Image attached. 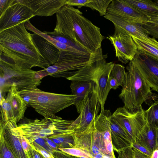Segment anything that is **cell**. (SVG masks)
Listing matches in <instances>:
<instances>
[{"mask_svg": "<svg viewBox=\"0 0 158 158\" xmlns=\"http://www.w3.org/2000/svg\"><path fill=\"white\" fill-rule=\"evenodd\" d=\"M25 22L0 32V61L22 69L50 65L42 55Z\"/></svg>", "mask_w": 158, "mask_h": 158, "instance_id": "obj_1", "label": "cell"}, {"mask_svg": "<svg viewBox=\"0 0 158 158\" xmlns=\"http://www.w3.org/2000/svg\"><path fill=\"white\" fill-rule=\"evenodd\" d=\"M56 15L53 33L69 39L91 53L101 48L104 37L100 28L84 17L79 10L65 5Z\"/></svg>", "mask_w": 158, "mask_h": 158, "instance_id": "obj_2", "label": "cell"}, {"mask_svg": "<svg viewBox=\"0 0 158 158\" xmlns=\"http://www.w3.org/2000/svg\"><path fill=\"white\" fill-rule=\"evenodd\" d=\"M122 89L119 97L124 107L130 112L134 113L143 109L142 104L148 103L158 98L153 94L136 66L132 60L126 67Z\"/></svg>", "mask_w": 158, "mask_h": 158, "instance_id": "obj_3", "label": "cell"}, {"mask_svg": "<svg viewBox=\"0 0 158 158\" xmlns=\"http://www.w3.org/2000/svg\"><path fill=\"white\" fill-rule=\"evenodd\" d=\"M19 94L27 105L39 114L48 118L60 119L56 114L68 107L74 105L77 97L43 91L37 88L19 91Z\"/></svg>", "mask_w": 158, "mask_h": 158, "instance_id": "obj_4", "label": "cell"}, {"mask_svg": "<svg viewBox=\"0 0 158 158\" xmlns=\"http://www.w3.org/2000/svg\"><path fill=\"white\" fill-rule=\"evenodd\" d=\"M73 121L62 118H36L21 123L15 129L31 143L40 138L72 136L75 133L71 127Z\"/></svg>", "mask_w": 158, "mask_h": 158, "instance_id": "obj_5", "label": "cell"}, {"mask_svg": "<svg viewBox=\"0 0 158 158\" xmlns=\"http://www.w3.org/2000/svg\"><path fill=\"white\" fill-rule=\"evenodd\" d=\"M107 55L76 71L75 74L67 79L71 81H85L94 83L98 98L101 104V110L111 89L109 80L112 68L113 62H107Z\"/></svg>", "mask_w": 158, "mask_h": 158, "instance_id": "obj_6", "label": "cell"}, {"mask_svg": "<svg viewBox=\"0 0 158 158\" xmlns=\"http://www.w3.org/2000/svg\"><path fill=\"white\" fill-rule=\"evenodd\" d=\"M105 55H103L101 48L95 52L90 54L61 51L56 61L44 69L50 76L67 79L75 74V70H79Z\"/></svg>", "mask_w": 158, "mask_h": 158, "instance_id": "obj_7", "label": "cell"}, {"mask_svg": "<svg viewBox=\"0 0 158 158\" xmlns=\"http://www.w3.org/2000/svg\"><path fill=\"white\" fill-rule=\"evenodd\" d=\"M0 76L4 82L2 87L10 89L13 83L15 84L19 91L37 88L45 77L48 76L44 69L36 71L30 69H22L15 65L0 61Z\"/></svg>", "mask_w": 158, "mask_h": 158, "instance_id": "obj_8", "label": "cell"}, {"mask_svg": "<svg viewBox=\"0 0 158 158\" xmlns=\"http://www.w3.org/2000/svg\"><path fill=\"white\" fill-rule=\"evenodd\" d=\"M75 105L80 115L73 121L71 126L75 131V134H78L88 127L98 115L101 107L94 82L84 99Z\"/></svg>", "mask_w": 158, "mask_h": 158, "instance_id": "obj_9", "label": "cell"}, {"mask_svg": "<svg viewBox=\"0 0 158 158\" xmlns=\"http://www.w3.org/2000/svg\"><path fill=\"white\" fill-rule=\"evenodd\" d=\"M95 119L85 131L78 134L74 133L73 136V147L79 148L94 157L98 154L109 157L103 136L94 127Z\"/></svg>", "mask_w": 158, "mask_h": 158, "instance_id": "obj_10", "label": "cell"}, {"mask_svg": "<svg viewBox=\"0 0 158 158\" xmlns=\"http://www.w3.org/2000/svg\"><path fill=\"white\" fill-rule=\"evenodd\" d=\"M145 111L143 109L132 114L123 106L118 108L111 116L128 132L135 141L147 123Z\"/></svg>", "mask_w": 158, "mask_h": 158, "instance_id": "obj_11", "label": "cell"}, {"mask_svg": "<svg viewBox=\"0 0 158 158\" xmlns=\"http://www.w3.org/2000/svg\"><path fill=\"white\" fill-rule=\"evenodd\" d=\"M107 38L113 44L119 61L126 64L133 59L137 48L130 35L122 30H115L114 35Z\"/></svg>", "mask_w": 158, "mask_h": 158, "instance_id": "obj_12", "label": "cell"}, {"mask_svg": "<svg viewBox=\"0 0 158 158\" xmlns=\"http://www.w3.org/2000/svg\"><path fill=\"white\" fill-rule=\"evenodd\" d=\"M132 60L152 90L158 92V60L137 50Z\"/></svg>", "mask_w": 158, "mask_h": 158, "instance_id": "obj_13", "label": "cell"}, {"mask_svg": "<svg viewBox=\"0 0 158 158\" xmlns=\"http://www.w3.org/2000/svg\"><path fill=\"white\" fill-rule=\"evenodd\" d=\"M15 4L0 16V32L29 20L35 16L27 6L15 0Z\"/></svg>", "mask_w": 158, "mask_h": 158, "instance_id": "obj_14", "label": "cell"}, {"mask_svg": "<svg viewBox=\"0 0 158 158\" xmlns=\"http://www.w3.org/2000/svg\"><path fill=\"white\" fill-rule=\"evenodd\" d=\"M106 13L140 24L148 23L150 21L146 14L123 0H112Z\"/></svg>", "mask_w": 158, "mask_h": 158, "instance_id": "obj_15", "label": "cell"}, {"mask_svg": "<svg viewBox=\"0 0 158 158\" xmlns=\"http://www.w3.org/2000/svg\"><path fill=\"white\" fill-rule=\"evenodd\" d=\"M66 0H18L32 11L34 15L48 16L58 12Z\"/></svg>", "mask_w": 158, "mask_h": 158, "instance_id": "obj_16", "label": "cell"}, {"mask_svg": "<svg viewBox=\"0 0 158 158\" xmlns=\"http://www.w3.org/2000/svg\"><path fill=\"white\" fill-rule=\"evenodd\" d=\"M104 17L113 23L115 30L123 31L131 36L141 40L146 39L149 37L146 30L140 24L107 13Z\"/></svg>", "mask_w": 158, "mask_h": 158, "instance_id": "obj_17", "label": "cell"}, {"mask_svg": "<svg viewBox=\"0 0 158 158\" xmlns=\"http://www.w3.org/2000/svg\"><path fill=\"white\" fill-rule=\"evenodd\" d=\"M109 110H101L94 121L95 128L103 136L106 143V150L110 158H116L111 140L110 119L111 116Z\"/></svg>", "mask_w": 158, "mask_h": 158, "instance_id": "obj_18", "label": "cell"}, {"mask_svg": "<svg viewBox=\"0 0 158 158\" xmlns=\"http://www.w3.org/2000/svg\"><path fill=\"white\" fill-rule=\"evenodd\" d=\"M110 130L114 150L118 151L131 147L134 139L128 132L111 116Z\"/></svg>", "mask_w": 158, "mask_h": 158, "instance_id": "obj_19", "label": "cell"}, {"mask_svg": "<svg viewBox=\"0 0 158 158\" xmlns=\"http://www.w3.org/2000/svg\"><path fill=\"white\" fill-rule=\"evenodd\" d=\"M0 133L3 135L15 158H27L19 138L11 131L10 122L4 123L0 121Z\"/></svg>", "mask_w": 158, "mask_h": 158, "instance_id": "obj_20", "label": "cell"}, {"mask_svg": "<svg viewBox=\"0 0 158 158\" xmlns=\"http://www.w3.org/2000/svg\"><path fill=\"white\" fill-rule=\"evenodd\" d=\"M31 35L42 55L50 66L54 64L59 57L60 52V50L41 36L34 33Z\"/></svg>", "mask_w": 158, "mask_h": 158, "instance_id": "obj_21", "label": "cell"}, {"mask_svg": "<svg viewBox=\"0 0 158 158\" xmlns=\"http://www.w3.org/2000/svg\"><path fill=\"white\" fill-rule=\"evenodd\" d=\"M135 141L153 152L158 148V129L153 127L147 122Z\"/></svg>", "mask_w": 158, "mask_h": 158, "instance_id": "obj_22", "label": "cell"}, {"mask_svg": "<svg viewBox=\"0 0 158 158\" xmlns=\"http://www.w3.org/2000/svg\"><path fill=\"white\" fill-rule=\"evenodd\" d=\"M8 92L10 96L15 118L18 123L23 118L27 105L20 96L15 83H12Z\"/></svg>", "mask_w": 158, "mask_h": 158, "instance_id": "obj_23", "label": "cell"}, {"mask_svg": "<svg viewBox=\"0 0 158 158\" xmlns=\"http://www.w3.org/2000/svg\"><path fill=\"white\" fill-rule=\"evenodd\" d=\"M137 50L158 60V42L155 38L149 37L144 40L131 36Z\"/></svg>", "mask_w": 158, "mask_h": 158, "instance_id": "obj_24", "label": "cell"}, {"mask_svg": "<svg viewBox=\"0 0 158 158\" xmlns=\"http://www.w3.org/2000/svg\"><path fill=\"white\" fill-rule=\"evenodd\" d=\"M25 25L26 29L34 33H36L45 38L56 47L60 51H67L74 52L84 54H87L77 49L67 45L60 43L49 35L40 31L30 23L28 20L25 22Z\"/></svg>", "mask_w": 158, "mask_h": 158, "instance_id": "obj_25", "label": "cell"}, {"mask_svg": "<svg viewBox=\"0 0 158 158\" xmlns=\"http://www.w3.org/2000/svg\"><path fill=\"white\" fill-rule=\"evenodd\" d=\"M123 0L128 4L145 13L148 17L158 15V6L152 0Z\"/></svg>", "mask_w": 158, "mask_h": 158, "instance_id": "obj_26", "label": "cell"}, {"mask_svg": "<svg viewBox=\"0 0 158 158\" xmlns=\"http://www.w3.org/2000/svg\"><path fill=\"white\" fill-rule=\"evenodd\" d=\"M0 121L6 123L8 122L17 123L15 119L11 103L10 96L8 92L5 98L0 94Z\"/></svg>", "mask_w": 158, "mask_h": 158, "instance_id": "obj_27", "label": "cell"}, {"mask_svg": "<svg viewBox=\"0 0 158 158\" xmlns=\"http://www.w3.org/2000/svg\"><path fill=\"white\" fill-rule=\"evenodd\" d=\"M93 82L85 81H72L70 87L72 94L77 97L74 105L82 100L91 88Z\"/></svg>", "mask_w": 158, "mask_h": 158, "instance_id": "obj_28", "label": "cell"}, {"mask_svg": "<svg viewBox=\"0 0 158 158\" xmlns=\"http://www.w3.org/2000/svg\"><path fill=\"white\" fill-rule=\"evenodd\" d=\"M145 112L148 123L153 127L158 129V101L155 102Z\"/></svg>", "mask_w": 158, "mask_h": 158, "instance_id": "obj_29", "label": "cell"}, {"mask_svg": "<svg viewBox=\"0 0 158 158\" xmlns=\"http://www.w3.org/2000/svg\"><path fill=\"white\" fill-rule=\"evenodd\" d=\"M112 0H92L85 5V6L98 11L100 16H104Z\"/></svg>", "mask_w": 158, "mask_h": 158, "instance_id": "obj_30", "label": "cell"}, {"mask_svg": "<svg viewBox=\"0 0 158 158\" xmlns=\"http://www.w3.org/2000/svg\"><path fill=\"white\" fill-rule=\"evenodd\" d=\"M126 73L124 66L114 64L111 70L110 76L116 79L119 86H122Z\"/></svg>", "mask_w": 158, "mask_h": 158, "instance_id": "obj_31", "label": "cell"}, {"mask_svg": "<svg viewBox=\"0 0 158 158\" xmlns=\"http://www.w3.org/2000/svg\"><path fill=\"white\" fill-rule=\"evenodd\" d=\"M62 151L73 156L77 157H85L94 158V157L85 151L77 147H73L58 148Z\"/></svg>", "mask_w": 158, "mask_h": 158, "instance_id": "obj_32", "label": "cell"}, {"mask_svg": "<svg viewBox=\"0 0 158 158\" xmlns=\"http://www.w3.org/2000/svg\"><path fill=\"white\" fill-rule=\"evenodd\" d=\"M0 158H15L1 134H0Z\"/></svg>", "mask_w": 158, "mask_h": 158, "instance_id": "obj_33", "label": "cell"}, {"mask_svg": "<svg viewBox=\"0 0 158 158\" xmlns=\"http://www.w3.org/2000/svg\"><path fill=\"white\" fill-rule=\"evenodd\" d=\"M148 34L155 38L158 39V25L149 23L141 24Z\"/></svg>", "mask_w": 158, "mask_h": 158, "instance_id": "obj_34", "label": "cell"}, {"mask_svg": "<svg viewBox=\"0 0 158 158\" xmlns=\"http://www.w3.org/2000/svg\"><path fill=\"white\" fill-rule=\"evenodd\" d=\"M92 0H66L65 5L77 6L79 8L85 6L86 4L91 2Z\"/></svg>", "mask_w": 158, "mask_h": 158, "instance_id": "obj_35", "label": "cell"}, {"mask_svg": "<svg viewBox=\"0 0 158 158\" xmlns=\"http://www.w3.org/2000/svg\"><path fill=\"white\" fill-rule=\"evenodd\" d=\"M15 3V0H0V16L8 8Z\"/></svg>", "mask_w": 158, "mask_h": 158, "instance_id": "obj_36", "label": "cell"}, {"mask_svg": "<svg viewBox=\"0 0 158 158\" xmlns=\"http://www.w3.org/2000/svg\"><path fill=\"white\" fill-rule=\"evenodd\" d=\"M32 146L37 151L41 153L45 158H55L51 154L43 148L33 142L31 143Z\"/></svg>", "mask_w": 158, "mask_h": 158, "instance_id": "obj_37", "label": "cell"}, {"mask_svg": "<svg viewBox=\"0 0 158 158\" xmlns=\"http://www.w3.org/2000/svg\"><path fill=\"white\" fill-rule=\"evenodd\" d=\"M131 146L148 156L151 157L152 154V152L150 151L135 141L132 143Z\"/></svg>", "mask_w": 158, "mask_h": 158, "instance_id": "obj_38", "label": "cell"}, {"mask_svg": "<svg viewBox=\"0 0 158 158\" xmlns=\"http://www.w3.org/2000/svg\"><path fill=\"white\" fill-rule=\"evenodd\" d=\"M26 155L27 158H45L41 153L36 150L32 146L31 149Z\"/></svg>", "mask_w": 158, "mask_h": 158, "instance_id": "obj_39", "label": "cell"}, {"mask_svg": "<svg viewBox=\"0 0 158 158\" xmlns=\"http://www.w3.org/2000/svg\"><path fill=\"white\" fill-rule=\"evenodd\" d=\"M109 82L111 89H116L119 86L116 79L111 76L109 77Z\"/></svg>", "mask_w": 158, "mask_h": 158, "instance_id": "obj_40", "label": "cell"}, {"mask_svg": "<svg viewBox=\"0 0 158 158\" xmlns=\"http://www.w3.org/2000/svg\"><path fill=\"white\" fill-rule=\"evenodd\" d=\"M43 138L49 146L53 149V151L58 150L59 148L57 145L51 139L45 137Z\"/></svg>", "mask_w": 158, "mask_h": 158, "instance_id": "obj_41", "label": "cell"}, {"mask_svg": "<svg viewBox=\"0 0 158 158\" xmlns=\"http://www.w3.org/2000/svg\"><path fill=\"white\" fill-rule=\"evenodd\" d=\"M150 21L148 23L158 25V15H151L148 16Z\"/></svg>", "mask_w": 158, "mask_h": 158, "instance_id": "obj_42", "label": "cell"}, {"mask_svg": "<svg viewBox=\"0 0 158 158\" xmlns=\"http://www.w3.org/2000/svg\"><path fill=\"white\" fill-rule=\"evenodd\" d=\"M151 158H158V148L152 152Z\"/></svg>", "mask_w": 158, "mask_h": 158, "instance_id": "obj_43", "label": "cell"}, {"mask_svg": "<svg viewBox=\"0 0 158 158\" xmlns=\"http://www.w3.org/2000/svg\"><path fill=\"white\" fill-rule=\"evenodd\" d=\"M154 2L156 4V5L158 6V0L154 1Z\"/></svg>", "mask_w": 158, "mask_h": 158, "instance_id": "obj_44", "label": "cell"}, {"mask_svg": "<svg viewBox=\"0 0 158 158\" xmlns=\"http://www.w3.org/2000/svg\"><path fill=\"white\" fill-rule=\"evenodd\" d=\"M75 158H88L85 157H75Z\"/></svg>", "mask_w": 158, "mask_h": 158, "instance_id": "obj_45", "label": "cell"}]
</instances>
